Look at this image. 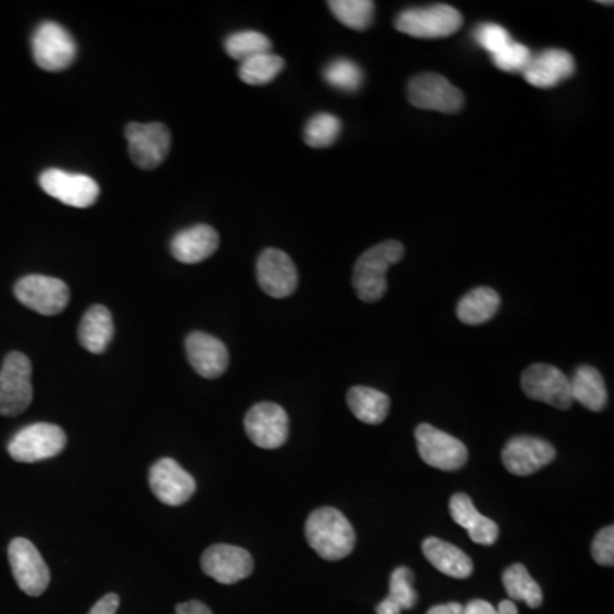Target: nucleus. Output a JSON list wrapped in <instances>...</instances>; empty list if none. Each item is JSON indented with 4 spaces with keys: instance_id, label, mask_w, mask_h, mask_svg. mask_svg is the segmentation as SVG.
<instances>
[{
    "instance_id": "6ab92c4d",
    "label": "nucleus",
    "mask_w": 614,
    "mask_h": 614,
    "mask_svg": "<svg viewBox=\"0 0 614 614\" xmlns=\"http://www.w3.org/2000/svg\"><path fill=\"white\" fill-rule=\"evenodd\" d=\"M575 74V60L560 48H550L536 53L523 71L524 79L538 89L556 88Z\"/></svg>"
},
{
    "instance_id": "e433bc0d",
    "label": "nucleus",
    "mask_w": 614,
    "mask_h": 614,
    "mask_svg": "<svg viewBox=\"0 0 614 614\" xmlns=\"http://www.w3.org/2000/svg\"><path fill=\"white\" fill-rule=\"evenodd\" d=\"M592 559L603 565V567H613L614 563V527H603L596 535L592 541Z\"/></svg>"
},
{
    "instance_id": "1a4fd4ad",
    "label": "nucleus",
    "mask_w": 614,
    "mask_h": 614,
    "mask_svg": "<svg viewBox=\"0 0 614 614\" xmlns=\"http://www.w3.org/2000/svg\"><path fill=\"white\" fill-rule=\"evenodd\" d=\"M14 296L21 304L43 316H55L67 308L71 290L64 280L47 275H28L17 280Z\"/></svg>"
},
{
    "instance_id": "ddd939ff",
    "label": "nucleus",
    "mask_w": 614,
    "mask_h": 614,
    "mask_svg": "<svg viewBox=\"0 0 614 614\" xmlns=\"http://www.w3.org/2000/svg\"><path fill=\"white\" fill-rule=\"evenodd\" d=\"M40 187L52 199L76 209H88L100 199V185L91 176L55 167L41 173Z\"/></svg>"
},
{
    "instance_id": "412c9836",
    "label": "nucleus",
    "mask_w": 614,
    "mask_h": 614,
    "mask_svg": "<svg viewBox=\"0 0 614 614\" xmlns=\"http://www.w3.org/2000/svg\"><path fill=\"white\" fill-rule=\"evenodd\" d=\"M218 242H221V239H218V233L214 227L199 224V226L181 230L173 238V241H171V254L179 263L195 265V263H200L206 260V258H211L217 251Z\"/></svg>"
},
{
    "instance_id": "58836bf2",
    "label": "nucleus",
    "mask_w": 614,
    "mask_h": 614,
    "mask_svg": "<svg viewBox=\"0 0 614 614\" xmlns=\"http://www.w3.org/2000/svg\"><path fill=\"white\" fill-rule=\"evenodd\" d=\"M463 614H502L499 607L491 606L488 601L484 599H475L468 606L464 607Z\"/></svg>"
},
{
    "instance_id": "ea45409f",
    "label": "nucleus",
    "mask_w": 614,
    "mask_h": 614,
    "mask_svg": "<svg viewBox=\"0 0 614 614\" xmlns=\"http://www.w3.org/2000/svg\"><path fill=\"white\" fill-rule=\"evenodd\" d=\"M175 614H214L211 607L206 604L200 603V601H188V603H181L176 606Z\"/></svg>"
},
{
    "instance_id": "cd10ccee",
    "label": "nucleus",
    "mask_w": 614,
    "mask_h": 614,
    "mask_svg": "<svg viewBox=\"0 0 614 614\" xmlns=\"http://www.w3.org/2000/svg\"><path fill=\"white\" fill-rule=\"evenodd\" d=\"M502 582L511 601H523L532 610L543 604L541 587L521 563H515V565L505 568L502 575Z\"/></svg>"
},
{
    "instance_id": "4468645a",
    "label": "nucleus",
    "mask_w": 614,
    "mask_h": 614,
    "mask_svg": "<svg viewBox=\"0 0 614 614\" xmlns=\"http://www.w3.org/2000/svg\"><path fill=\"white\" fill-rule=\"evenodd\" d=\"M246 434L251 442L262 449H278L289 439V416L280 404L258 403L245 418Z\"/></svg>"
},
{
    "instance_id": "b1692460",
    "label": "nucleus",
    "mask_w": 614,
    "mask_h": 614,
    "mask_svg": "<svg viewBox=\"0 0 614 614\" xmlns=\"http://www.w3.org/2000/svg\"><path fill=\"white\" fill-rule=\"evenodd\" d=\"M115 335L113 316L108 308L96 304L84 314L79 325V341L91 353H103Z\"/></svg>"
},
{
    "instance_id": "c85d7f7f",
    "label": "nucleus",
    "mask_w": 614,
    "mask_h": 614,
    "mask_svg": "<svg viewBox=\"0 0 614 614\" xmlns=\"http://www.w3.org/2000/svg\"><path fill=\"white\" fill-rule=\"evenodd\" d=\"M418 601L415 589H413V574L410 568L398 567L391 574L389 582V596L377 604V614H400L401 611L412 610Z\"/></svg>"
},
{
    "instance_id": "dca6fc26",
    "label": "nucleus",
    "mask_w": 614,
    "mask_h": 614,
    "mask_svg": "<svg viewBox=\"0 0 614 614\" xmlns=\"http://www.w3.org/2000/svg\"><path fill=\"white\" fill-rule=\"evenodd\" d=\"M556 452L548 440L519 436L509 440L502 451V463L515 476H529L553 463Z\"/></svg>"
},
{
    "instance_id": "f704fd0d",
    "label": "nucleus",
    "mask_w": 614,
    "mask_h": 614,
    "mask_svg": "<svg viewBox=\"0 0 614 614\" xmlns=\"http://www.w3.org/2000/svg\"><path fill=\"white\" fill-rule=\"evenodd\" d=\"M532 53L529 48L524 47V45L515 43L511 41L508 47H503L500 52L496 55H491L493 59V65L503 72H521L523 74L524 68L529 64Z\"/></svg>"
},
{
    "instance_id": "c9c22d12",
    "label": "nucleus",
    "mask_w": 614,
    "mask_h": 614,
    "mask_svg": "<svg viewBox=\"0 0 614 614\" xmlns=\"http://www.w3.org/2000/svg\"><path fill=\"white\" fill-rule=\"evenodd\" d=\"M475 40L481 48H485L491 55H496L503 47L511 43V35L508 29L502 28L499 24L485 23L480 24L475 32Z\"/></svg>"
},
{
    "instance_id": "473e14b6",
    "label": "nucleus",
    "mask_w": 614,
    "mask_h": 614,
    "mask_svg": "<svg viewBox=\"0 0 614 614\" xmlns=\"http://www.w3.org/2000/svg\"><path fill=\"white\" fill-rule=\"evenodd\" d=\"M323 77L331 88L347 92L358 91L364 83L362 68L349 59H337L329 62L323 72Z\"/></svg>"
},
{
    "instance_id": "c756f323",
    "label": "nucleus",
    "mask_w": 614,
    "mask_h": 614,
    "mask_svg": "<svg viewBox=\"0 0 614 614\" xmlns=\"http://www.w3.org/2000/svg\"><path fill=\"white\" fill-rule=\"evenodd\" d=\"M286 67L284 59L274 53H262V55L251 57L239 65V77L242 83L250 86H265L272 83L275 77Z\"/></svg>"
},
{
    "instance_id": "9b49d317",
    "label": "nucleus",
    "mask_w": 614,
    "mask_h": 614,
    "mask_svg": "<svg viewBox=\"0 0 614 614\" xmlns=\"http://www.w3.org/2000/svg\"><path fill=\"white\" fill-rule=\"evenodd\" d=\"M409 100L418 110L448 113V115L461 112V108L464 106L463 92L456 86H452L444 76L430 72L410 80Z\"/></svg>"
},
{
    "instance_id": "f03ea898",
    "label": "nucleus",
    "mask_w": 614,
    "mask_h": 614,
    "mask_svg": "<svg viewBox=\"0 0 614 614\" xmlns=\"http://www.w3.org/2000/svg\"><path fill=\"white\" fill-rule=\"evenodd\" d=\"M404 256V246L400 241L389 239L373 246L359 256L353 266V289L358 298L364 302H376L385 298L388 290V270L397 265Z\"/></svg>"
},
{
    "instance_id": "39448f33",
    "label": "nucleus",
    "mask_w": 614,
    "mask_h": 614,
    "mask_svg": "<svg viewBox=\"0 0 614 614\" xmlns=\"http://www.w3.org/2000/svg\"><path fill=\"white\" fill-rule=\"evenodd\" d=\"M33 367L21 352H11L0 368V415H20L33 401Z\"/></svg>"
},
{
    "instance_id": "6e6552de",
    "label": "nucleus",
    "mask_w": 614,
    "mask_h": 614,
    "mask_svg": "<svg viewBox=\"0 0 614 614\" xmlns=\"http://www.w3.org/2000/svg\"><path fill=\"white\" fill-rule=\"evenodd\" d=\"M521 388L527 398L543 401L559 410H568L574 404L571 377L565 376L555 365H529L521 377Z\"/></svg>"
},
{
    "instance_id": "2eb2a0df",
    "label": "nucleus",
    "mask_w": 614,
    "mask_h": 614,
    "mask_svg": "<svg viewBox=\"0 0 614 614\" xmlns=\"http://www.w3.org/2000/svg\"><path fill=\"white\" fill-rule=\"evenodd\" d=\"M254 563L250 551L233 544H214L206 548L202 555V571L215 582H239L253 574Z\"/></svg>"
},
{
    "instance_id": "5701e85b",
    "label": "nucleus",
    "mask_w": 614,
    "mask_h": 614,
    "mask_svg": "<svg viewBox=\"0 0 614 614\" xmlns=\"http://www.w3.org/2000/svg\"><path fill=\"white\" fill-rule=\"evenodd\" d=\"M425 559L433 567L452 579H468L473 574V562L463 550L439 538H427L422 544Z\"/></svg>"
},
{
    "instance_id": "aec40b11",
    "label": "nucleus",
    "mask_w": 614,
    "mask_h": 614,
    "mask_svg": "<svg viewBox=\"0 0 614 614\" xmlns=\"http://www.w3.org/2000/svg\"><path fill=\"white\" fill-rule=\"evenodd\" d=\"M188 361L195 373L206 379H215L223 376L229 367V352L218 338L203 331H193L188 335L187 341Z\"/></svg>"
},
{
    "instance_id": "a19ab883",
    "label": "nucleus",
    "mask_w": 614,
    "mask_h": 614,
    "mask_svg": "<svg viewBox=\"0 0 614 614\" xmlns=\"http://www.w3.org/2000/svg\"><path fill=\"white\" fill-rule=\"evenodd\" d=\"M464 606L460 603L439 604L428 610L427 614H463Z\"/></svg>"
},
{
    "instance_id": "393cba45",
    "label": "nucleus",
    "mask_w": 614,
    "mask_h": 614,
    "mask_svg": "<svg viewBox=\"0 0 614 614\" xmlns=\"http://www.w3.org/2000/svg\"><path fill=\"white\" fill-rule=\"evenodd\" d=\"M572 398L592 412H603L607 404V389L603 376L591 365H580L571 377Z\"/></svg>"
},
{
    "instance_id": "7c9ffc66",
    "label": "nucleus",
    "mask_w": 614,
    "mask_h": 614,
    "mask_svg": "<svg viewBox=\"0 0 614 614\" xmlns=\"http://www.w3.org/2000/svg\"><path fill=\"white\" fill-rule=\"evenodd\" d=\"M328 8L343 26L362 32L373 24L376 5L371 0H331Z\"/></svg>"
},
{
    "instance_id": "4c0bfd02",
    "label": "nucleus",
    "mask_w": 614,
    "mask_h": 614,
    "mask_svg": "<svg viewBox=\"0 0 614 614\" xmlns=\"http://www.w3.org/2000/svg\"><path fill=\"white\" fill-rule=\"evenodd\" d=\"M120 607V598L116 594H106L92 606L89 614H116Z\"/></svg>"
},
{
    "instance_id": "f8f14e48",
    "label": "nucleus",
    "mask_w": 614,
    "mask_h": 614,
    "mask_svg": "<svg viewBox=\"0 0 614 614\" xmlns=\"http://www.w3.org/2000/svg\"><path fill=\"white\" fill-rule=\"evenodd\" d=\"M9 563L12 575L24 594L38 598L43 594L50 584V571L40 551L28 539H12L9 544Z\"/></svg>"
},
{
    "instance_id": "7ed1b4c3",
    "label": "nucleus",
    "mask_w": 614,
    "mask_h": 614,
    "mask_svg": "<svg viewBox=\"0 0 614 614\" xmlns=\"http://www.w3.org/2000/svg\"><path fill=\"white\" fill-rule=\"evenodd\" d=\"M463 16L451 5L437 4L430 8H413L398 14L394 28L403 35L424 40L448 38L460 32Z\"/></svg>"
},
{
    "instance_id": "a878e982",
    "label": "nucleus",
    "mask_w": 614,
    "mask_h": 614,
    "mask_svg": "<svg viewBox=\"0 0 614 614\" xmlns=\"http://www.w3.org/2000/svg\"><path fill=\"white\" fill-rule=\"evenodd\" d=\"M347 403H349L350 412L355 415L358 421L368 425H379L386 421L391 401L386 397L385 392L377 389L365 388V386H355L347 392Z\"/></svg>"
},
{
    "instance_id": "0eeeda50",
    "label": "nucleus",
    "mask_w": 614,
    "mask_h": 614,
    "mask_svg": "<svg viewBox=\"0 0 614 614\" xmlns=\"http://www.w3.org/2000/svg\"><path fill=\"white\" fill-rule=\"evenodd\" d=\"M416 448L428 466L442 472H456L468 461V449L456 437L442 433L430 424H422L415 430Z\"/></svg>"
},
{
    "instance_id": "72a5a7b5",
    "label": "nucleus",
    "mask_w": 614,
    "mask_h": 614,
    "mask_svg": "<svg viewBox=\"0 0 614 614\" xmlns=\"http://www.w3.org/2000/svg\"><path fill=\"white\" fill-rule=\"evenodd\" d=\"M341 131V122L338 116L329 113H317L308 122L304 130V140L313 149L334 146Z\"/></svg>"
},
{
    "instance_id": "4be33fe9",
    "label": "nucleus",
    "mask_w": 614,
    "mask_h": 614,
    "mask_svg": "<svg viewBox=\"0 0 614 614\" xmlns=\"http://www.w3.org/2000/svg\"><path fill=\"white\" fill-rule=\"evenodd\" d=\"M449 511H451L452 521L458 526L464 527L476 544L490 547V544L496 543L497 538H499V526L476 511L475 503L466 493L452 496L451 502H449Z\"/></svg>"
},
{
    "instance_id": "f257e3e1",
    "label": "nucleus",
    "mask_w": 614,
    "mask_h": 614,
    "mask_svg": "<svg viewBox=\"0 0 614 614\" xmlns=\"http://www.w3.org/2000/svg\"><path fill=\"white\" fill-rule=\"evenodd\" d=\"M305 539L328 562L347 559L355 548V531L346 515L334 508L314 511L305 521Z\"/></svg>"
},
{
    "instance_id": "20e7f679",
    "label": "nucleus",
    "mask_w": 614,
    "mask_h": 614,
    "mask_svg": "<svg viewBox=\"0 0 614 614\" xmlns=\"http://www.w3.org/2000/svg\"><path fill=\"white\" fill-rule=\"evenodd\" d=\"M65 446L67 436L59 425L33 424L12 437L8 451L17 463H38L59 456Z\"/></svg>"
},
{
    "instance_id": "423d86ee",
    "label": "nucleus",
    "mask_w": 614,
    "mask_h": 614,
    "mask_svg": "<svg viewBox=\"0 0 614 614\" xmlns=\"http://www.w3.org/2000/svg\"><path fill=\"white\" fill-rule=\"evenodd\" d=\"M32 48L36 65L48 72L65 71L77 55L76 40L64 26L53 21H45L36 28Z\"/></svg>"
},
{
    "instance_id": "f3484780",
    "label": "nucleus",
    "mask_w": 614,
    "mask_h": 614,
    "mask_svg": "<svg viewBox=\"0 0 614 614\" xmlns=\"http://www.w3.org/2000/svg\"><path fill=\"white\" fill-rule=\"evenodd\" d=\"M258 284L270 298H289L298 289V268L289 254L268 248L258 258Z\"/></svg>"
},
{
    "instance_id": "bb28decb",
    "label": "nucleus",
    "mask_w": 614,
    "mask_h": 614,
    "mask_svg": "<svg viewBox=\"0 0 614 614\" xmlns=\"http://www.w3.org/2000/svg\"><path fill=\"white\" fill-rule=\"evenodd\" d=\"M500 308V296L490 287H476L461 299L458 317L464 325L476 326L490 322Z\"/></svg>"
},
{
    "instance_id": "a211bd4d",
    "label": "nucleus",
    "mask_w": 614,
    "mask_h": 614,
    "mask_svg": "<svg viewBox=\"0 0 614 614\" xmlns=\"http://www.w3.org/2000/svg\"><path fill=\"white\" fill-rule=\"evenodd\" d=\"M149 485H151L152 493L158 497V500L171 505V508H178V505L187 503L197 490L193 476L185 472L171 458L159 460L152 466Z\"/></svg>"
},
{
    "instance_id": "2f4dec72",
    "label": "nucleus",
    "mask_w": 614,
    "mask_h": 614,
    "mask_svg": "<svg viewBox=\"0 0 614 614\" xmlns=\"http://www.w3.org/2000/svg\"><path fill=\"white\" fill-rule=\"evenodd\" d=\"M224 47H226L227 55L230 59L239 60V62L272 52V41L258 32L233 33V35L227 36Z\"/></svg>"
},
{
    "instance_id": "9d476101",
    "label": "nucleus",
    "mask_w": 614,
    "mask_h": 614,
    "mask_svg": "<svg viewBox=\"0 0 614 614\" xmlns=\"http://www.w3.org/2000/svg\"><path fill=\"white\" fill-rule=\"evenodd\" d=\"M128 152L135 166L152 171L170 154L171 131L163 123H130L125 128Z\"/></svg>"
}]
</instances>
